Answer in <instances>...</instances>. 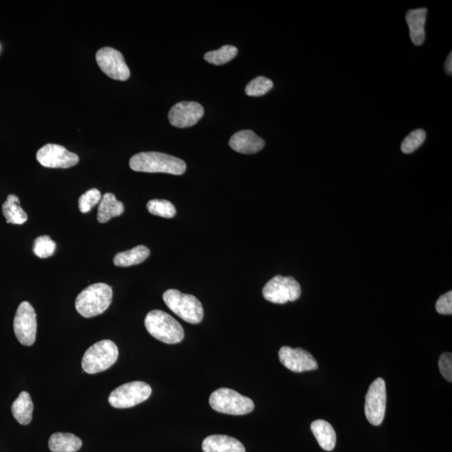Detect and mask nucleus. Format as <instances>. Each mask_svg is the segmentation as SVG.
<instances>
[{"label": "nucleus", "mask_w": 452, "mask_h": 452, "mask_svg": "<svg viewBox=\"0 0 452 452\" xmlns=\"http://www.w3.org/2000/svg\"><path fill=\"white\" fill-rule=\"evenodd\" d=\"M425 139H427V134L423 130L412 131L402 142V152L406 154L415 152L423 144Z\"/></svg>", "instance_id": "28"}, {"label": "nucleus", "mask_w": 452, "mask_h": 452, "mask_svg": "<svg viewBox=\"0 0 452 452\" xmlns=\"http://www.w3.org/2000/svg\"><path fill=\"white\" fill-rule=\"evenodd\" d=\"M387 384L383 379H377L371 384L365 400V415L370 424H382L387 410Z\"/></svg>", "instance_id": "10"}, {"label": "nucleus", "mask_w": 452, "mask_h": 452, "mask_svg": "<svg viewBox=\"0 0 452 452\" xmlns=\"http://www.w3.org/2000/svg\"><path fill=\"white\" fill-rule=\"evenodd\" d=\"M210 405L220 413L244 415L251 413L255 405L251 398L227 388H220L211 394Z\"/></svg>", "instance_id": "6"}, {"label": "nucleus", "mask_w": 452, "mask_h": 452, "mask_svg": "<svg viewBox=\"0 0 452 452\" xmlns=\"http://www.w3.org/2000/svg\"><path fill=\"white\" fill-rule=\"evenodd\" d=\"M56 244L48 236H42L35 239L33 251L39 258L45 259L55 253Z\"/></svg>", "instance_id": "27"}, {"label": "nucleus", "mask_w": 452, "mask_h": 452, "mask_svg": "<svg viewBox=\"0 0 452 452\" xmlns=\"http://www.w3.org/2000/svg\"><path fill=\"white\" fill-rule=\"evenodd\" d=\"M279 358L287 369L295 373L315 370L318 368V363L312 354L301 348L282 347L279 351Z\"/></svg>", "instance_id": "13"}, {"label": "nucleus", "mask_w": 452, "mask_h": 452, "mask_svg": "<svg viewBox=\"0 0 452 452\" xmlns=\"http://www.w3.org/2000/svg\"><path fill=\"white\" fill-rule=\"evenodd\" d=\"M34 404L30 394L21 392L13 403L11 410L15 419L21 425H28L32 420Z\"/></svg>", "instance_id": "22"}, {"label": "nucleus", "mask_w": 452, "mask_h": 452, "mask_svg": "<svg viewBox=\"0 0 452 452\" xmlns=\"http://www.w3.org/2000/svg\"><path fill=\"white\" fill-rule=\"evenodd\" d=\"M3 215L6 222L13 225H23L28 220L26 213L22 209L20 199L15 194H10L2 206Z\"/></svg>", "instance_id": "23"}, {"label": "nucleus", "mask_w": 452, "mask_h": 452, "mask_svg": "<svg viewBox=\"0 0 452 452\" xmlns=\"http://www.w3.org/2000/svg\"><path fill=\"white\" fill-rule=\"evenodd\" d=\"M163 298L168 308L183 320L192 325H197L202 321L203 306L196 296L170 289L163 294Z\"/></svg>", "instance_id": "5"}, {"label": "nucleus", "mask_w": 452, "mask_h": 452, "mask_svg": "<svg viewBox=\"0 0 452 452\" xmlns=\"http://www.w3.org/2000/svg\"><path fill=\"white\" fill-rule=\"evenodd\" d=\"M203 452H246L241 441L229 436L213 435L208 437L202 443Z\"/></svg>", "instance_id": "16"}, {"label": "nucleus", "mask_w": 452, "mask_h": 452, "mask_svg": "<svg viewBox=\"0 0 452 452\" xmlns=\"http://www.w3.org/2000/svg\"><path fill=\"white\" fill-rule=\"evenodd\" d=\"M14 331L18 340L25 346H32L37 339V313L28 301H23L17 309Z\"/></svg>", "instance_id": "9"}, {"label": "nucleus", "mask_w": 452, "mask_h": 452, "mask_svg": "<svg viewBox=\"0 0 452 452\" xmlns=\"http://www.w3.org/2000/svg\"><path fill=\"white\" fill-rule=\"evenodd\" d=\"M301 287L292 277H274L263 288L264 299L271 303L285 304L298 300L301 296Z\"/></svg>", "instance_id": "8"}, {"label": "nucleus", "mask_w": 452, "mask_h": 452, "mask_svg": "<svg viewBox=\"0 0 452 452\" xmlns=\"http://www.w3.org/2000/svg\"><path fill=\"white\" fill-rule=\"evenodd\" d=\"M145 327L153 338L168 344L180 343L184 338V331L180 323L170 314L153 310L145 318Z\"/></svg>", "instance_id": "3"}, {"label": "nucleus", "mask_w": 452, "mask_h": 452, "mask_svg": "<svg viewBox=\"0 0 452 452\" xmlns=\"http://www.w3.org/2000/svg\"><path fill=\"white\" fill-rule=\"evenodd\" d=\"M152 394V388L143 381H134L115 389L110 394L108 402L117 409H127L147 401Z\"/></svg>", "instance_id": "7"}, {"label": "nucleus", "mask_w": 452, "mask_h": 452, "mask_svg": "<svg viewBox=\"0 0 452 452\" xmlns=\"http://www.w3.org/2000/svg\"><path fill=\"white\" fill-rule=\"evenodd\" d=\"M101 194L99 189H92L79 198V209L82 213L89 212L93 207L99 203Z\"/></svg>", "instance_id": "29"}, {"label": "nucleus", "mask_w": 452, "mask_h": 452, "mask_svg": "<svg viewBox=\"0 0 452 452\" xmlns=\"http://www.w3.org/2000/svg\"><path fill=\"white\" fill-rule=\"evenodd\" d=\"M229 144L230 147L237 153L254 154L260 152L265 144L253 131L242 130L230 137Z\"/></svg>", "instance_id": "15"}, {"label": "nucleus", "mask_w": 452, "mask_h": 452, "mask_svg": "<svg viewBox=\"0 0 452 452\" xmlns=\"http://www.w3.org/2000/svg\"><path fill=\"white\" fill-rule=\"evenodd\" d=\"M82 446L81 439L70 433L57 432L49 440V448L52 452H77Z\"/></svg>", "instance_id": "19"}, {"label": "nucleus", "mask_w": 452, "mask_h": 452, "mask_svg": "<svg viewBox=\"0 0 452 452\" xmlns=\"http://www.w3.org/2000/svg\"><path fill=\"white\" fill-rule=\"evenodd\" d=\"M427 8H420L407 12L406 19L410 29L412 42L415 46H422L425 42V25L427 22Z\"/></svg>", "instance_id": "17"}, {"label": "nucleus", "mask_w": 452, "mask_h": 452, "mask_svg": "<svg viewBox=\"0 0 452 452\" xmlns=\"http://www.w3.org/2000/svg\"><path fill=\"white\" fill-rule=\"evenodd\" d=\"M203 106L194 101H182L175 104L168 113V120L171 125L186 128L196 125L203 116Z\"/></svg>", "instance_id": "14"}, {"label": "nucleus", "mask_w": 452, "mask_h": 452, "mask_svg": "<svg viewBox=\"0 0 452 452\" xmlns=\"http://www.w3.org/2000/svg\"><path fill=\"white\" fill-rule=\"evenodd\" d=\"M147 209L150 214L171 219L176 215V209L170 201L166 199H152L147 203Z\"/></svg>", "instance_id": "25"}, {"label": "nucleus", "mask_w": 452, "mask_h": 452, "mask_svg": "<svg viewBox=\"0 0 452 452\" xmlns=\"http://www.w3.org/2000/svg\"><path fill=\"white\" fill-rule=\"evenodd\" d=\"M124 212V205L118 201L112 193H106L99 203L97 220L99 223L108 222L113 217L120 216Z\"/></svg>", "instance_id": "18"}, {"label": "nucleus", "mask_w": 452, "mask_h": 452, "mask_svg": "<svg viewBox=\"0 0 452 452\" xmlns=\"http://www.w3.org/2000/svg\"><path fill=\"white\" fill-rule=\"evenodd\" d=\"M150 251L145 246H137L130 251H123L114 257L113 263L116 267L127 268L139 265L148 259Z\"/></svg>", "instance_id": "21"}, {"label": "nucleus", "mask_w": 452, "mask_h": 452, "mask_svg": "<svg viewBox=\"0 0 452 452\" xmlns=\"http://www.w3.org/2000/svg\"><path fill=\"white\" fill-rule=\"evenodd\" d=\"M238 54V49L233 46H224L219 50L206 53L203 58L209 63L216 65H224L232 61Z\"/></svg>", "instance_id": "24"}, {"label": "nucleus", "mask_w": 452, "mask_h": 452, "mask_svg": "<svg viewBox=\"0 0 452 452\" xmlns=\"http://www.w3.org/2000/svg\"><path fill=\"white\" fill-rule=\"evenodd\" d=\"M130 165L136 172H165L174 175H184L187 168L182 159L158 152L135 154L131 158Z\"/></svg>", "instance_id": "1"}, {"label": "nucleus", "mask_w": 452, "mask_h": 452, "mask_svg": "<svg viewBox=\"0 0 452 452\" xmlns=\"http://www.w3.org/2000/svg\"><path fill=\"white\" fill-rule=\"evenodd\" d=\"M311 429L319 446L325 451H332L336 446V433L334 427L325 420H318L311 425Z\"/></svg>", "instance_id": "20"}, {"label": "nucleus", "mask_w": 452, "mask_h": 452, "mask_svg": "<svg viewBox=\"0 0 452 452\" xmlns=\"http://www.w3.org/2000/svg\"><path fill=\"white\" fill-rule=\"evenodd\" d=\"M437 313L443 315H451L452 313V291L446 292L440 296L436 304Z\"/></svg>", "instance_id": "31"}, {"label": "nucleus", "mask_w": 452, "mask_h": 452, "mask_svg": "<svg viewBox=\"0 0 452 452\" xmlns=\"http://www.w3.org/2000/svg\"><path fill=\"white\" fill-rule=\"evenodd\" d=\"M37 161L46 168H69L77 165L79 157L58 144H49L37 153Z\"/></svg>", "instance_id": "12"}, {"label": "nucleus", "mask_w": 452, "mask_h": 452, "mask_svg": "<svg viewBox=\"0 0 452 452\" xmlns=\"http://www.w3.org/2000/svg\"><path fill=\"white\" fill-rule=\"evenodd\" d=\"M439 369L441 374L449 382L452 381V356L451 353L441 354L439 360Z\"/></svg>", "instance_id": "30"}, {"label": "nucleus", "mask_w": 452, "mask_h": 452, "mask_svg": "<svg viewBox=\"0 0 452 452\" xmlns=\"http://www.w3.org/2000/svg\"><path fill=\"white\" fill-rule=\"evenodd\" d=\"M274 87L273 82L265 77H257L247 84L246 94L249 96H261L267 94Z\"/></svg>", "instance_id": "26"}, {"label": "nucleus", "mask_w": 452, "mask_h": 452, "mask_svg": "<svg viewBox=\"0 0 452 452\" xmlns=\"http://www.w3.org/2000/svg\"><path fill=\"white\" fill-rule=\"evenodd\" d=\"M445 70L447 75H452V52H450V54L447 56L445 63Z\"/></svg>", "instance_id": "32"}, {"label": "nucleus", "mask_w": 452, "mask_h": 452, "mask_svg": "<svg viewBox=\"0 0 452 452\" xmlns=\"http://www.w3.org/2000/svg\"><path fill=\"white\" fill-rule=\"evenodd\" d=\"M96 61L101 72L117 81H127L130 77V70L120 51L113 48L104 47L96 52Z\"/></svg>", "instance_id": "11"}, {"label": "nucleus", "mask_w": 452, "mask_h": 452, "mask_svg": "<svg viewBox=\"0 0 452 452\" xmlns=\"http://www.w3.org/2000/svg\"><path fill=\"white\" fill-rule=\"evenodd\" d=\"M118 358L117 345L111 340H101L93 344L84 353L82 369L89 375L101 373L112 367Z\"/></svg>", "instance_id": "4"}, {"label": "nucleus", "mask_w": 452, "mask_h": 452, "mask_svg": "<svg viewBox=\"0 0 452 452\" xmlns=\"http://www.w3.org/2000/svg\"><path fill=\"white\" fill-rule=\"evenodd\" d=\"M112 299V287L105 283H95L77 296L75 309L84 318L99 316L109 308Z\"/></svg>", "instance_id": "2"}]
</instances>
